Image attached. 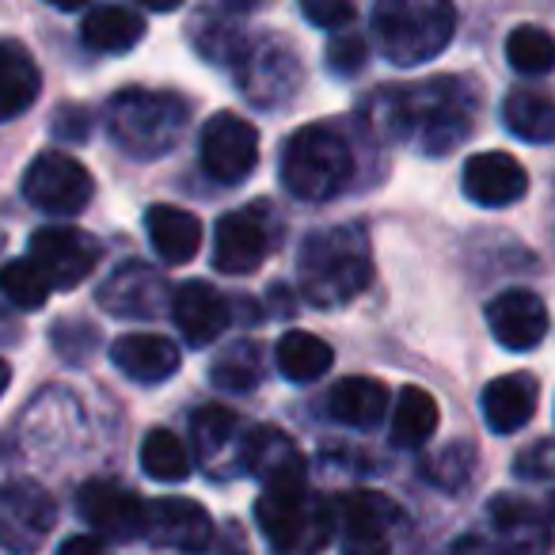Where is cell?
<instances>
[{"label":"cell","mask_w":555,"mask_h":555,"mask_svg":"<svg viewBox=\"0 0 555 555\" xmlns=\"http://www.w3.org/2000/svg\"><path fill=\"white\" fill-rule=\"evenodd\" d=\"M236 85L259 111H282L297 100L305 85V65L286 39H259L236 65Z\"/></svg>","instance_id":"obj_7"},{"label":"cell","mask_w":555,"mask_h":555,"mask_svg":"<svg viewBox=\"0 0 555 555\" xmlns=\"http://www.w3.org/2000/svg\"><path fill=\"white\" fill-rule=\"evenodd\" d=\"M80 39L95 54H126L145 39V20L126 4H95L80 24Z\"/></svg>","instance_id":"obj_26"},{"label":"cell","mask_w":555,"mask_h":555,"mask_svg":"<svg viewBox=\"0 0 555 555\" xmlns=\"http://www.w3.org/2000/svg\"><path fill=\"white\" fill-rule=\"evenodd\" d=\"M57 122H54V133H62V138H85L88 133V118H85V111L80 107H65V111H57Z\"/></svg>","instance_id":"obj_42"},{"label":"cell","mask_w":555,"mask_h":555,"mask_svg":"<svg viewBox=\"0 0 555 555\" xmlns=\"http://www.w3.org/2000/svg\"><path fill=\"white\" fill-rule=\"evenodd\" d=\"M540 403V385L532 373H502L483 388V418L494 434H517L521 426H529V418L537 415Z\"/></svg>","instance_id":"obj_22"},{"label":"cell","mask_w":555,"mask_h":555,"mask_svg":"<svg viewBox=\"0 0 555 555\" xmlns=\"http://www.w3.org/2000/svg\"><path fill=\"white\" fill-rule=\"evenodd\" d=\"M282 186L301 202H332L354 176V153L332 126H301L282 149Z\"/></svg>","instance_id":"obj_6"},{"label":"cell","mask_w":555,"mask_h":555,"mask_svg":"<svg viewBox=\"0 0 555 555\" xmlns=\"http://www.w3.org/2000/svg\"><path fill=\"white\" fill-rule=\"evenodd\" d=\"M453 0H373V35L380 54L400 69H415L453 42Z\"/></svg>","instance_id":"obj_4"},{"label":"cell","mask_w":555,"mask_h":555,"mask_svg":"<svg viewBox=\"0 0 555 555\" xmlns=\"http://www.w3.org/2000/svg\"><path fill=\"white\" fill-rule=\"evenodd\" d=\"M111 362L133 385H164L179 373V347L164 335H122L111 343Z\"/></svg>","instance_id":"obj_21"},{"label":"cell","mask_w":555,"mask_h":555,"mask_svg":"<svg viewBox=\"0 0 555 555\" xmlns=\"http://www.w3.org/2000/svg\"><path fill=\"white\" fill-rule=\"evenodd\" d=\"M487 327L502 350H537L547 335V305L532 289H502L494 301H487Z\"/></svg>","instance_id":"obj_16"},{"label":"cell","mask_w":555,"mask_h":555,"mask_svg":"<svg viewBox=\"0 0 555 555\" xmlns=\"http://www.w3.org/2000/svg\"><path fill=\"white\" fill-rule=\"evenodd\" d=\"M92 171L69 153L47 149L24 171V198L50 217H77L92 202Z\"/></svg>","instance_id":"obj_8"},{"label":"cell","mask_w":555,"mask_h":555,"mask_svg":"<svg viewBox=\"0 0 555 555\" xmlns=\"http://www.w3.org/2000/svg\"><path fill=\"white\" fill-rule=\"evenodd\" d=\"M270 244H274V229L262 206L224 214L214 229V267L232 278L255 274L267 262Z\"/></svg>","instance_id":"obj_13"},{"label":"cell","mask_w":555,"mask_h":555,"mask_svg":"<svg viewBox=\"0 0 555 555\" xmlns=\"http://www.w3.org/2000/svg\"><path fill=\"white\" fill-rule=\"evenodd\" d=\"M57 555H103V547L95 537H69L57 547Z\"/></svg>","instance_id":"obj_43"},{"label":"cell","mask_w":555,"mask_h":555,"mask_svg":"<svg viewBox=\"0 0 555 555\" xmlns=\"http://www.w3.org/2000/svg\"><path fill=\"white\" fill-rule=\"evenodd\" d=\"M491 521L494 532H499L506 544H517L525 552H547V521L537 514V506L525 499H514V494H499L491 502Z\"/></svg>","instance_id":"obj_31"},{"label":"cell","mask_w":555,"mask_h":555,"mask_svg":"<svg viewBox=\"0 0 555 555\" xmlns=\"http://www.w3.org/2000/svg\"><path fill=\"white\" fill-rule=\"evenodd\" d=\"M171 294L176 289L164 282L160 270H153L149 262L130 259L118 262L107 278L100 282V309L107 317L118 320H156L164 312H171Z\"/></svg>","instance_id":"obj_9"},{"label":"cell","mask_w":555,"mask_h":555,"mask_svg":"<svg viewBox=\"0 0 555 555\" xmlns=\"http://www.w3.org/2000/svg\"><path fill=\"white\" fill-rule=\"evenodd\" d=\"M209 380L221 392H251L262 380V350L259 343L244 339L236 347H229L224 354H217V362L209 365Z\"/></svg>","instance_id":"obj_34"},{"label":"cell","mask_w":555,"mask_h":555,"mask_svg":"<svg viewBox=\"0 0 555 555\" xmlns=\"http://www.w3.org/2000/svg\"><path fill=\"white\" fill-rule=\"evenodd\" d=\"M335 517L339 509L309 483L274 487L255 502V521L278 555H317L335 537Z\"/></svg>","instance_id":"obj_5"},{"label":"cell","mask_w":555,"mask_h":555,"mask_svg":"<svg viewBox=\"0 0 555 555\" xmlns=\"http://www.w3.org/2000/svg\"><path fill=\"white\" fill-rule=\"evenodd\" d=\"M461 186H464V198L476 202V206L502 209V206H514L517 198H525L529 176H525V168L517 164V156L476 153V156H468V164H464Z\"/></svg>","instance_id":"obj_20"},{"label":"cell","mask_w":555,"mask_h":555,"mask_svg":"<svg viewBox=\"0 0 555 555\" xmlns=\"http://www.w3.org/2000/svg\"><path fill=\"white\" fill-rule=\"evenodd\" d=\"M297 4H301L305 20H309L312 27L335 31V35L358 16V0H297Z\"/></svg>","instance_id":"obj_38"},{"label":"cell","mask_w":555,"mask_h":555,"mask_svg":"<svg viewBox=\"0 0 555 555\" xmlns=\"http://www.w3.org/2000/svg\"><path fill=\"white\" fill-rule=\"evenodd\" d=\"M297 274H301V294L309 305H317L324 312L347 309L373 282L370 236L358 224L317 229L301 244Z\"/></svg>","instance_id":"obj_2"},{"label":"cell","mask_w":555,"mask_h":555,"mask_svg":"<svg viewBox=\"0 0 555 555\" xmlns=\"http://www.w3.org/2000/svg\"><path fill=\"white\" fill-rule=\"evenodd\" d=\"M141 9H149V12H176L183 0H138Z\"/></svg>","instance_id":"obj_45"},{"label":"cell","mask_w":555,"mask_h":555,"mask_svg":"<svg viewBox=\"0 0 555 555\" xmlns=\"http://www.w3.org/2000/svg\"><path fill=\"white\" fill-rule=\"evenodd\" d=\"M332 362H335V350L312 332H286L274 347L278 373L286 380H294V385H312V380H320L332 370Z\"/></svg>","instance_id":"obj_29"},{"label":"cell","mask_w":555,"mask_h":555,"mask_svg":"<svg viewBox=\"0 0 555 555\" xmlns=\"http://www.w3.org/2000/svg\"><path fill=\"white\" fill-rule=\"evenodd\" d=\"M149 540L171 547V552L202 555L214 544V517L194 499L168 494V499H156L149 506Z\"/></svg>","instance_id":"obj_18"},{"label":"cell","mask_w":555,"mask_h":555,"mask_svg":"<svg viewBox=\"0 0 555 555\" xmlns=\"http://www.w3.org/2000/svg\"><path fill=\"white\" fill-rule=\"evenodd\" d=\"M365 62H370V47H365L362 35L354 31H339L332 42H327V69L335 73V77H358V73L365 69Z\"/></svg>","instance_id":"obj_37"},{"label":"cell","mask_w":555,"mask_h":555,"mask_svg":"<svg viewBox=\"0 0 555 555\" xmlns=\"http://www.w3.org/2000/svg\"><path fill=\"white\" fill-rule=\"evenodd\" d=\"M77 514L88 529L107 540H138L149 532V506L111 479H92L77 491Z\"/></svg>","instance_id":"obj_14"},{"label":"cell","mask_w":555,"mask_h":555,"mask_svg":"<svg viewBox=\"0 0 555 555\" xmlns=\"http://www.w3.org/2000/svg\"><path fill=\"white\" fill-rule=\"evenodd\" d=\"M552 521H555V494H552Z\"/></svg>","instance_id":"obj_48"},{"label":"cell","mask_w":555,"mask_h":555,"mask_svg":"<svg viewBox=\"0 0 555 555\" xmlns=\"http://www.w3.org/2000/svg\"><path fill=\"white\" fill-rule=\"evenodd\" d=\"M42 4H50V9H57V12H80V9H88L92 0H42Z\"/></svg>","instance_id":"obj_44"},{"label":"cell","mask_w":555,"mask_h":555,"mask_svg":"<svg viewBox=\"0 0 555 555\" xmlns=\"http://www.w3.org/2000/svg\"><path fill=\"white\" fill-rule=\"evenodd\" d=\"M339 547L343 555H388L400 509L377 491H350L339 499Z\"/></svg>","instance_id":"obj_11"},{"label":"cell","mask_w":555,"mask_h":555,"mask_svg":"<svg viewBox=\"0 0 555 555\" xmlns=\"http://www.w3.org/2000/svg\"><path fill=\"white\" fill-rule=\"evenodd\" d=\"M244 438H247V430L240 426V415L221 408V403H209V408H198L191 415V446L209 472L221 464V456L229 453V449H236L240 461H244Z\"/></svg>","instance_id":"obj_25"},{"label":"cell","mask_w":555,"mask_h":555,"mask_svg":"<svg viewBox=\"0 0 555 555\" xmlns=\"http://www.w3.org/2000/svg\"><path fill=\"white\" fill-rule=\"evenodd\" d=\"M240 468H247V476L259 479L262 491L309 483V479H305L301 449L294 446V438H289L286 430H278V426H251V430H247Z\"/></svg>","instance_id":"obj_17"},{"label":"cell","mask_w":555,"mask_h":555,"mask_svg":"<svg viewBox=\"0 0 555 555\" xmlns=\"http://www.w3.org/2000/svg\"><path fill=\"white\" fill-rule=\"evenodd\" d=\"M191 47L198 50L209 65H224V69L236 73V65L244 62V54L251 50V42H247L224 16L198 12V16L191 20Z\"/></svg>","instance_id":"obj_32"},{"label":"cell","mask_w":555,"mask_h":555,"mask_svg":"<svg viewBox=\"0 0 555 555\" xmlns=\"http://www.w3.org/2000/svg\"><path fill=\"white\" fill-rule=\"evenodd\" d=\"M0 286H4V297H9L16 309L24 312H39L42 305L50 301V289L54 282L47 278V270L35 259H12L0 274Z\"/></svg>","instance_id":"obj_36"},{"label":"cell","mask_w":555,"mask_h":555,"mask_svg":"<svg viewBox=\"0 0 555 555\" xmlns=\"http://www.w3.org/2000/svg\"><path fill=\"white\" fill-rule=\"evenodd\" d=\"M57 521V506L39 483L20 479V483L4 487L0 499V532H4V547L16 555L35 552L47 540V532Z\"/></svg>","instance_id":"obj_15"},{"label":"cell","mask_w":555,"mask_h":555,"mask_svg":"<svg viewBox=\"0 0 555 555\" xmlns=\"http://www.w3.org/2000/svg\"><path fill=\"white\" fill-rule=\"evenodd\" d=\"M145 232H149V240H153V251L160 255L168 267L191 262L202 247V221L191 209H179V206H149Z\"/></svg>","instance_id":"obj_23"},{"label":"cell","mask_w":555,"mask_h":555,"mask_svg":"<svg viewBox=\"0 0 555 555\" xmlns=\"http://www.w3.org/2000/svg\"><path fill=\"white\" fill-rule=\"evenodd\" d=\"M229 320H232L229 301H224L221 289H214L209 282L191 278V282L176 286V294H171V324L179 327L186 347L202 350L214 339H221Z\"/></svg>","instance_id":"obj_19"},{"label":"cell","mask_w":555,"mask_h":555,"mask_svg":"<svg viewBox=\"0 0 555 555\" xmlns=\"http://www.w3.org/2000/svg\"><path fill=\"white\" fill-rule=\"evenodd\" d=\"M39 65L31 62L24 47L16 39H4L0 47V118H20L35 100H39Z\"/></svg>","instance_id":"obj_27"},{"label":"cell","mask_w":555,"mask_h":555,"mask_svg":"<svg viewBox=\"0 0 555 555\" xmlns=\"http://www.w3.org/2000/svg\"><path fill=\"white\" fill-rule=\"evenodd\" d=\"M202 168H206L209 179L224 186L244 183L247 176L259 164V130H255L247 118L232 115V111H221L206 122L202 130Z\"/></svg>","instance_id":"obj_10"},{"label":"cell","mask_w":555,"mask_h":555,"mask_svg":"<svg viewBox=\"0 0 555 555\" xmlns=\"http://www.w3.org/2000/svg\"><path fill=\"white\" fill-rule=\"evenodd\" d=\"M468 476H472V449L468 446H461V449L449 446L446 453L430 464V479L438 487H449V491L468 483Z\"/></svg>","instance_id":"obj_39"},{"label":"cell","mask_w":555,"mask_h":555,"mask_svg":"<svg viewBox=\"0 0 555 555\" xmlns=\"http://www.w3.org/2000/svg\"><path fill=\"white\" fill-rule=\"evenodd\" d=\"M514 472L529 483H544L555 479V441H532L525 453H517Z\"/></svg>","instance_id":"obj_40"},{"label":"cell","mask_w":555,"mask_h":555,"mask_svg":"<svg viewBox=\"0 0 555 555\" xmlns=\"http://www.w3.org/2000/svg\"><path fill=\"white\" fill-rule=\"evenodd\" d=\"M327 415L354 430H373L388 415V385L373 377H343L327 392Z\"/></svg>","instance_id":"obj_24"},{"label":"cell","mask_w":555,"mask_h":555,"mask_svg":"<svg viewBox=\"0 0 555 555\" xmlns=\"http://www.w3.org/2000/svg\"><path fill=\"white\" fill-rule=\"evenodd\" d=\"M446 555H537V552H525L517 544H506V540H487V537H461Z\"/></svg>","instance_id":"obj_41"},{"label":"cell","mask_w":555,"mask_h":555,"mask_svg":"<svg viewBox=\"0 0 555 555\" xmlns=\"http://www.w3.org/2000/svg\"><path fill=\"white\" fill-rule=\"evenodd\" d=\"M103 126L115 149H122L130 160H160L183 138L186 103L176 92L122 88L103 111Z\"/></svg>","instance_id":"obj_3"},{"label":"cell","mask_w":555,"mask_h":555,"mask_svg":"<svg viewBox=\"0 0 555 555\" xmlns=\"http://www.w3.org/2000/svg\"><path fill=\"white\" fill-rule=\"evenodd\" d=\"M438 430V400L426 388H400L392 408V446L396 449H423Z\"/></svg>","instance_id":"obj_30"},{"label":"cell","mask_w":555,"mask_h":555,"mask_svg":"<svg viewBox=\"0 0 555 555\" xmlns=\"http://www.w3.org/2000/svg\"><path fill=\"white\" fill-rule=\"evenodd\" d=\"M221 555H247V547H240V544H232V547H224Z\"/></svg>","instance_id":"obj_47"},{"label":"cell","mask_w":555,"mask_h":555,"mask_svg":"<svg viewBox=\"0 0 555 555\" xmlns=\"http://www.w3.org/2000/svg\"><path fill=\"white\" fill-rule=\"evenodd\" d=\"M232 12H251V9H262V0H224Z\"/></svg>","instance_id":"obj_46"},{"label":"cell","mask_w":555,"mask_h":555,"mask_svg":"<svg viewBox=\"0 0 555 555\" xmlns=\"http://www.w3.org/2000/svg\"><path fill=\"white\" fill-rule=\"evenodd\" d=\"M502 126L517 141L529 145H552L555 141V100L532 88H517L502 100Z\"/></svg>","instance_id":"obj_28"},{"label":"cell","mask_w":555,"mask_h":555,"mask_svg":"<svg viewBox=\"0 0 555 555\" xmlns=\"http://www.w3.org/2000/svg\"><path fill=\"white\" fill-rule=\"evenodd\" d=\"M506 62L521 77H544L555 69V39L540 27H517L506 39Z\"/></svg>","instance_id":"obj_35"},{"label":"cell","mask_w":555,"mask_h":555,"mask_svg":"<svg viewBox=\"0 0 555 555\" xmlns=\"http://www.w3.org/2000/svg\"><path fill=\"white\" fill-rule=\"evenodd\" d=\"M479 92L472 80L434 77L423 85L388 88L373 100V122L392 141H408L426 156H446L468 141L476 126Z\"/></svg>","instance_id":"obj_1"},{"label":"cell","mask_w":555,"mask_h":555,"mask_svg":"<svg viewBox=\"0 0 555 555\" xmlns=\"http://www.w3.org/2000/svg\"><path fill=\"white\" fill-rule=\"evenodd\" d=\"M141 472L156 483H183L191 476V453H186L183 438L164 426L149 430L141 441Z\"/></svg>","instance_id":"obj_33"},{"label":"cell","mask_w":555,"mask_h":555,"mask_svg":"<svg viewBox=\"0 0 555 555\" xmlns=\"http://www.w3.org/2000/svg\"><path fill=\"white\" fill-rule=\"evenodd\" d=\"M27 259H35L47 278L54 282V289H77L80 282H88L100 262V244L88 236L85 229L73 224H47L31 236V251Z\"/></svg>","instance_id":"obj_12"}]
</instances>
